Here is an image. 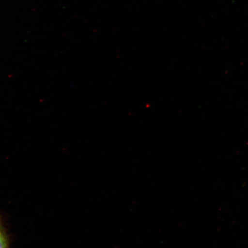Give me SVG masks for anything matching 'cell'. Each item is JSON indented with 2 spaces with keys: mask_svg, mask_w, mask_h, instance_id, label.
<instances>
[{
  "mask_svg": "<svg viewBox=\"0 0 248 248\" xmlns=\"http://www.w3.org/2000/svg\"><path fill=\"white\" fill-rule=\"evenodd\" d=\"M11 238L3 217L0 215V248H10Z\"/></svg>",
  "mask_w": 248,
  "mask_h": 248,
  "instance_id": "obj_1",
  "label": "cell"
}]
</instances>
